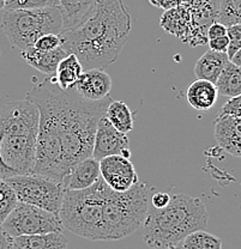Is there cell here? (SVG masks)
<instances>
[{
	"label": "cell",
	"mask_w": 241,
	"mask_h": 249,
	"mask_svg": "<svg viewBox=\"0 0 241 249\" xmlns=\"http://www.w3.org/2000/svg\"><path fill=\"white\" fill-rule=\"evenodd\" d=\"M103 187L100 178L89 188L65 191L59 217L63 227L90 241H105Z\"/></svg>",
	"instance_id": "8992f818"
},
{
	"label": "cell",
	"mask_w": 241,
	"mask_h": 249,
	"mask_svg": "<svg viewBox=\"0 0 241 249\" xmlns=\"http://www.w3.org/2000/svg\"><path fill=\"white\" fill-rule=\"evenodd\" d=\"M58 6V0H6L5 10L41 9V7Z\"/></svg>",
	"instance_id": "83f0119b"
},
{
	"label": "cell",
	"mask_w": 241,
	"mask_h": 249,
	"mask_svg": "<svg viewBox=\"0 0 241 249\" xmlns=\"http://www.w3.org/2000/svg\"><path fill=\"white\" fill-rule=\"evenodd\" d=\"M0 181H1V176H0Z\"/></svg>",
	"instance_id": "ab89813d"
},
{
	"label": "cell",
	"mask_w": 241,
	"mask_h": 249,
	"mask_svg": "<svg viewBox=\"0 0 241 249\" xmlns=\"http://www.w3.org/2000/svg\"><path fill=\"white\" fill-rule=\"evenodd\" d=\"M228 62H229V58L227 53L209 49L197 60L194 65V74L197 79L209 80L215 84Z\"/></svg>",
	"instance_id": "44dd1931"
},
{
	"label": "cell",
	"mask_w": 241,
	"mask_h": 249,
	"mask_svg": "<svg viewBox=\"0 0 241 249\" xmlns=\"http://www.w3.org/2000/svg\"><path fill=\"white\" fill-rule=\"evenodd\" d=\"M219 95L235 97L241 95V67L228 62L215 83Z\"/></svg>",
	"instance_id": "603a6c76"
},
{
	"label": "cell",
	"mask_w": 241,
	"mask_h": 249,
	"mask_svg": "<svg viewBox=\"0 0 241 249\" xmlns=\"http://www.w3.org/2000/svg\"><path fill=\"white\" fill-rule=\"evenodd\" d=\"M170 194L166 193V192H157V193L152 194L151 196V204L154 209H163L167 206L170 201Z\"/></svg>",
	"instance_id": "836d02e7"
},
{
	"label": "cell",
	"mask_w": 241,
	"mask_h": 249,
	"mask_svg": "<svg viewBox=\"0 0 241 249\" xmlns=\"http://www.w3.org/2000/svg\"><path fill=\"white\" fill-rule=\"evenodd\" d=\"M100 178V160L90 156L79 160L63 178L61 183L66 191H82L92 187Z\"/></svg>",
	"instance_id": "2e32d148"
},
{
	"label": "cell",
	"mask_w": 241,
	"mask_h": 249,
	"mask_svg": "<svg viewBox=\"0 0 241 249\" xmlns=\"http://www.w3.org/2000/svg\"><path fill=\"white\" fill-rule=\"evenodd\" d=\"M131 28V15L123 0H97L84 22L59 33L60 46L78 58L83 69L105 70L118 60Z\"/></svg>",
	"instance_id": "7a4b0ae2"
},
{
	"label": "cell",
	"mask_w": 241,
	"mask_h": 249,
	"mask_svg": "<svg viewBox=\"0 0 241 249\" xmlns=\"http://www.w3.org/2000/svg\"><path fill=\"white\" fill-rule=\"evenodd\" d=\"M229 61H232L233 64H235V65H237V66L241 67V48L238 49L237 53H235L234 55H233L232 58H230Z\"/></svg>",
	"instance_id": "8d00e7d4"
},
{
	"label": "cell",
	"mask_w": 241,
	"mask_h": 249,
	"mask_svg": "<svg viewBox=\"0 0 241 249\" xmlns=\"http://www.w3.org/2000/svg\"><path fill=\"white\" fill-rule=\"evenodd\" d=\"M5 2H6V0H0V10L5 9Z\"/></svg>",
	"instance_id": "74e56055"
},
{
	"label": "cell",
	"mask_w": 241,
	"mask_h": 249,
	"mask_svg": "<svg viewBox=\"0 0 241 249\" xmlns=\"http://www.w3.org/2000/svg\"><path fill=\"white\" fill-rule=\"evenodd\" d=\"M208 220V211L201 199L173 194L167 206L148 211L142 237L149 247L167 249L180 245L188 233L205 230Z\"/></svg>",
	"instance_id": "277c9868"
},
{
	"label": "cell",
	"mask_w": 241,
	"mask_h": 249,
	"mask_svg": "<svg viewBox=\"0 0 241 249\" xmlns=\"http://www.w3.org/2000/svg\"><path fill=\"white\" fill-rule=\"evenodd\" d=\"M83 72V66L74 54H67L60 61L53 77L54 82L63 90L71 89Z\"/></svg>",
	"instance_id": "7402d4cb"
},
{
	"label": "cell",
	"mask_w": 241,
	"mask_h": 249,
	"mask_svg": "<svg viewBox=\"0 0 241 249\" xmlns=\"http://www.w3.org/2000/svg\"><path fill=\"white\" fill-rule=\"evenodd\" d=\"M17 202L18 199L14 189L5 180L0 181V225L16 207Z\"/></svg>",
	"instance_id": "4316f807"
},
{
	"label": "cell",
	"mask_w": 241,
	"mask_h": 249,
	"mask_svg": "<svg viewBox=\"0 0 241 249\" xmlns=\"http://www.w3.org/2000/svg\"><path fill=\"white\" fill-rule=\"evenodd\" d=\"M160 25L163 30L170 35L180 38L184 42L192 45L193 41V23L191 14L185 5L165 10L161 16Z\"/></svg>",
	"instance_id": "9a60e30c"
},
{
	"label": "cell",
	"mask_w": 241,
	"mask_h": 249,
	"mask_svg": "<svg viewBox=\"0 0 241 249\" xmlns=\"http://www.w3.org/2000/svg\"><path fill=\"white\" fill-rule=\"evenodd\" d=\"M220 0H185V5L191 14L193 23L192 47L208 43L206 30L217 20Z\"/></svg>",
	"instance_id": "7c38bea8"
},
{
	"label": "cell",
	"mask_w": 241,
	"mask_h": 249,
	"mask_svg": "<svg viewBox=\"0 0 241 249\" xmlns=\"http://www.w3.org/2000/svg\"><path fill=\"white\" fill-rule=\"evenodd\" d=\"M1 29L11 46L23 52L41 36L60 33L63 16L58 6L6 10L1 16Z\"/></svg>",
	"instance_id": "52a82bcc"
},
{
	"label": "cell",
	"mask_w": 241,
	"mask_h": 249,
	"mask_svg": "<svg viewBox=\"0 0 241 249\" xmlns=\"http://www.w3.org/2000/svg\"><path fill=\"white\" fill-rule=\"evenodd\" d=\"M12 249H67L63 232L22 235L12 238Z\"/></svg>",
	"instance_id": "ffe728a7"
},
{
	"label": "cell",
	"mask_w": 241,
	"mask_h": 249,
	"mask_svg": "<svg viewBox=\"0 0 241 249\" xmlns=\"http://www.w3.org/2000/svg\"><path fill=\"white\" fill-rule=\"evenodd\" d=\"M97 0H58L63 16V30L71 29L84 22L94 11Z\"/></svg>",
	"instance_id": "d6986e66"
},
{
	"label": "cell",
	"mask_w": 241,
	"mask_h": 249,
	"mask_svg": "<svg viewBox=\"0 0 241 249\" xmlns=\"http://www.w3.org/2000/svg\"><path fill=\"white\" fill-rule=\"evenodd\" d=\"M60 46V36L59 34H46L41 36L35 43L33 48L37 52H49Z\"/></svg>",
	"instance_id": "f546056e"
},
{
	"label": "cell",
	"mask_w": 241,
	"mask_h": 249,
	"mask_svg": "<svg viewBox=\"0 0 241 249\" xmlns=\"http://www.w3.org/2000/svg\"><path fill=\"white\" fill-rule=\"evenodd\" d=\"M215 139L228 154L241 157V118L219 113L214 121Z\"/></svg>",
	"instance_id": "5bb4252c"
},
{
	"label": "cell",
	"mask_w": 241,
	"mask_h": 249,
	"mask_svg": "<svg viewBox=\"0 0 241 249\" xmlns=\"http://www.w3.org/2000/svg\"><path fill=\"white\" fill-rule=\"evenodd\" d=\"M181 249H222V240L205 230L188 233L180 242Z\"/></svg>",
	"instance_id": "d4e9b609"
},
{
	"label": "cell",
	"mask_w": 241,
	"mask_h": 249,
	"mask_svg": "<svg viewBox=\"0 0 241 249\" xmlns=\"http://www.w3.org/2000/svg\"><path fill=\"white\" fill-rule=\"evenodd\" d=\"M184 1H185V0H149L150 4L163 10L172 9V7L183 5Z\"/></svg>",
	"instance_id": "e575fe53"
},
{
	"label": "cell",
	"mask_w": 241,
	"mask_h": 249,
	"mask_svg": "<svg viewBox=\"0 0 241 249\" xmlns=\"http://www.w3.org/2000/svg\"><path fill=\"white\" fill-rule=\"evenodd\" d=\"M220 113L230 114V115H235L241 118V95L235 96V97H230L224 103L223 107L221 108Z\"/></svg>",
	"instance_id": "4dcf8cb0"
},
{
	"label": "cell",
	"mask_w": 241,
	"mask_h": 249,
	"mask_svg": "<svg viewBox=\"0 0 241 249\" xmlns=\"http://www.w3.org/2000/svg\"><path fill=\"white\" fill-rule=\"evenodd\" d=\"M105 116L108 119L114 128L121 133H129L133 129V115L129 106L123 101H112L106 109Z\"/></svg>",
	"instance_id": "cb8c5ba5"
},
{
	"label": "cell",
	"mask_w": 241,
	"mask_h": 249,
	"mask_svg": "<svg viewBox=\"0 0 241 249\" xmlns=\"http://www.w3.org/2000/svg\"><path fill=\"white\" fill-rule=\"evenodd\" d=\"M27 100L38 109L35 167L45 173L70 170L94 147L97 123L112 102L111 96L101 101L82 98L72 89L63 90L53 78L34 85Z\"/></svg>",
	"instance_id": "6da1fadb"
},
{
	"label": "cell",
	"mask_w": 241,
	"mask_h": 249,
	"mask_svg": "<svg viewBox=\"0 0 241 249\" xmlns=\"http://www.w3.org/2000/svg\"><path fill=\"white\" fill-rule=\"evenodd\" d=\"M227 35V27L224 24L220 22H214L206 30V36H208V40H211V38L221 37V36Z\"/></svg>",
	"instance_id": "d6a6232c"
},
{
	"label": "cell",
	"mask_w": 241,
	"mask_h": 249,
	"mask_svg": "<svg viewBox=\"0 0 241 249\" xmlns=\"http://www.w3.org/2000/svg\"><path fill=\"white\" fill-rule=\"evenodd\" d=\"M227 36L229 37V46L227 49L228 58H232L238 49L241 48V24H234L227 27Z\"/></svg>",
	"instance_id": "f1b7e54d"
},
{
	"label": "cell",
	"mask_w": 241,
	"mask_h": 249,
	"mask_svg": "<svg viewBox=\"0 0 241 249\" xmlns=\"http://www.w3.org/2000/svg\"><path fill=\"white\" fill-rule=\"evenodd\" d=\"M38 119L37 107L27 98L14 101L0 108L1 180L33 171Z\"/></svg>",
	"instance_id": "3957f363"
},
{
	"label": "cell",
	"mask_w": 241,
	"mask_h": 249,
	"mask_svg": "<svg viewBox=\"0 0 241 249\" xmlns=\"http://www.w3.org/2000/svg\"><path fill=\"white\" fill-rule=\"evenodd\" d=\"M208 45L211 51L227 53L228 46H229V37L225 35V36H221V37L211 38V40H208Z\"/></svg>",
	"instance_id": "1f68e13d"
},
{
	"label": "cell",
	"mask_w": 241,
	"mask_h": 249,
	"mask_svg": "<svg viewBox=\"0 0 241 249\" xmlns=\"http://www.w3.org/2000/svg\"><path fill=\"white\" fill-rule=\"evenodd\" d=\"M100 175L115 192H126L139 182L133 163L121 155L107 156L100 160Z\"/></svg>",
	"instance_id": "30bf717a"
},
{
	"label": "cell",
	"mask_w": 241,
	"mask_h": 249,
	"mask_svg": "<svg viewBox=\"0 0 241 249\" xmlns=\"http://www.w3.org/2000/svg\"><path fill=\"white\" fill-rule=\"evenodd\" d=\"M66 55L67 53L61 46L56 47V49L49 52H37L33 47L20 52V56L24 59V61L29 66L47 74V76H52V74L56 73L59 64Z\"/></svg>",
	"instance_id": "e0dca14e"
},
{
	"label": "cell",
	"mask_w": 241,
	"mask_h": 249,
	"mask_svg": "<svg viewBox=\"0 0 241 249\" xmlns=\"http://www.w3.org/2000/svg\"><path fill=\"white\" fill-rule=\"evenodd\" d=\"M217 22L225 27L241 24V0H220Z\"/></svg>",
	"instance_id": "484cf974"
},
{
	"label": "cell",
	"mask_w": 241,
	"mask_h": 249,
	"mask_svg": "<svg viewBox=\"0 0 241 249\" xmlns=\"http://www.w3.org/2000/svg\"><path fill=\"white\" fill-rule=\"evenodd\" d=\"M126 149H130L128 136L114 128L113 124L103 115L98 120L96 132H95L93 157L100 160L107 156L121 155V152Z\"/></svg>",
	"instance_id": "8fae6325"
},
{
	"label": "cell",
	"mask_w": 241,
	"mask_h": 249,
	"mask_svg": "<svg viewBox=\"0 0 241 249\" xmlns=\"http://www.w3.org/2000/svg\"><path fill=\"white\" fill-rule=\"evenodd\" d=\"M5 181L15 191L18 201L59 214L66 191L61 182L36 174L11 176Z\"/></svg>",
	"instance_id": "ba28073f"
},
{
	"label": "cell",
	"mask_w": 241,
	"mask_h": 249,
	"mask_svg": "<svg viewBox=\"0 0 241 249\" xmlns=\"http://www.w3.org/2000/svg\"><path fill=\"white\" fill-rule=\"evenodd\" d=\"M149 211V191L138 182L126 192H115L105 182L103 227L105 241H116L132 235L143 225Z\"/></svg>",
	"instance_id": "5b68a950"
},
{
	"label": "cell",
	"mask_w": 241,
	"mask_h": 249,
	"mask_svg": "<svg viewBox=\"0 0 241 249\" xmlns=\"http://www.w3.org/2000/svg\"><path fill=\"white\" fill-rule=\"evenodd\" d=\"M0 229L10 237L37 233L63 232V223L58 213L18 201L16 207L4 220Z\"/></svg>",
	"instance_id": "9c48e42d"
},
{
	"label": "cell",
	"mask_w": 241,
	"mask_h": 249,
	"mask_svg": "<svg viewBox=\"0 0 241 249\" xmlns=\"http://www.w3.org/2000/svg\"><path fill=\"white\" fill-rule=\"evenodd\" d=\"M0 249H12V237L0 229Z\"/></svg>",
	"instance_id": "d590c367"
},
{
	"label": "cell",
	"mask_w": 241,
	"mask_h": 249,
	"mask_svg": "<svg viewBox=\"0 0 241 249\" xmlns=\"http://www.w3.org/2000/svg\"><path fill=\"white\" fill-rule=\"evenodd\" d=\"M71 89L85 100L101 101L110 96L112 78L102 69L85 70Z\"/></svg>",
	"instance_id": "4fadbf2b"
},
{
	"label": "cell",
	"mask_w": 241,
	"mask_h": 249,
	"mask_svg": "<svg viewBox=\"0 0 241 249\" xmlns=\"http://www.w3.org/2000/svg\"><path fill=\"white\" fill-rule=\"evenodd\" d=\"M167 249H181V247H180V245H178V246H173V247H169Z\"/></svg>",
	"instance_id": "f35d334b"
},
{
	"label": "cell",
	"mask_w": 241,
	"mask_h": 249,
	"mask_svg": "<svg viewBox=\"0 0 241 249\" xmlns=\"http://www.w3.org/2000/svg\"><path fill=\"white\" fill-rule=\"evenodd\" d=\"M219 91L214 83L197 79L191 83L186 91V100L193 109L199 111L210 110L217 102Z\"/></svg>",
	"instance_id": "ac0fdd59"
}]
</instances>
